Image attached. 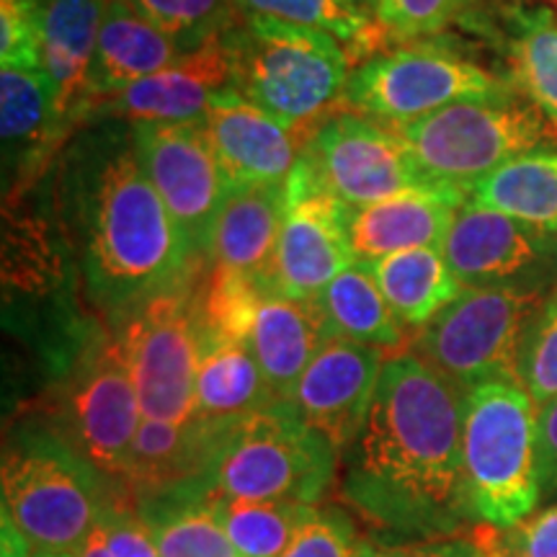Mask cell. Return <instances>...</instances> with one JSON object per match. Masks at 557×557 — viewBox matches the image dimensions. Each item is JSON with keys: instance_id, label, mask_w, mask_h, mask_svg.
<instances>
[{"instance_id": "4", "label": "cell", "mask_w": 557, "mask_h": 557, "mask_svg": "<svg viewBox=\"0 0 557 557\" xmlns=\"http://www.w3.org/2000/svg\"><path fill=\"white\" fill-rule=\"evenodd\" d=\"M540 408L519 382H485L465 395L462 487L470 517L513 529L542 500Z\"/></svg>"}, {"instance_id": "47", "label": "cell", "mask_w": 557, "mask_h": 557, "mask_svg": "<svg viewBox=\"0 0 557 557\" xmlns=\"http://www.w3.org/2000/svg\"><path fill=\"white\" fill-rule=\"evenodd\" d=\"M41 557H70V555H41Z\"/></svg>"}, {"instance_id": "38", "label": "cell", "mask_w": 557, "mask_h": 557, "mask_svg": "<svg viewBox=\"0 0 557 557\" xmlns=\"http://www.w3.org/2000/svg\"><path fill=\"white\" fill-rule=\"evenodd\" d=\"M468 3L470 0H380L374 16L382 32L400 39H418L449 26Z\"/></svg>"}, {"instance_id": "2", "label": "cell", "mask_w": 557, "mask_h": 557, "mask_svg": "<svg viewBox=\"0 0 557 557\" xmlns=\"http://www.w3.org/2000/svg\"><path fill=\"white\" fill-rule=\"evenodd\" d=\"M83 274L96 308L114 320L197 274V261L135 145L107 135L83 156L73 181Z\"/></svg>"}, {"instance_id": "23", "label": "cell", "mask_w": 557, "mask_h": 557, "mask_svg": "<svg viewBox=\"0 0 557 557\" xmlns=\"http://www.w3.org/2000/svg\"><path fill=\"white\" fill-rule=\"evenodd\" d=\"M287 207V184L233 189L220 209L209 256L212 269L267 287Z\"/></svg>"}, {"instance_id": "8", "label": "cell", "mask_w": 557, "mask_h": 557, "mask_svg": "<svg viewBox=\"0 0 557 557\" xmlns=\"http://www.w3.org/2000/svg\"><path fill=\"white\" fill-rule=\"evenodd\" d=\"M542 302L529 287H468L416 331L408 351L465 395L485 382H519L521 346Z\"/></svg>"}, {"instance_id": "41", "label": "cell", "mask_w": 557, "mask_h": 557, "mask_svg": "<svg viewBox=\"0 0 557 557\" xmlns=\"http://www.w3.org/2000/svg\"><path fill=\"white\" fill-rule=\"evenodd\" d=\"M361 557H485L483 547L472 540H410V542H364Z\"/></svg>"}, {"instance_id": "42", "label": "cell", "mask_w": 557, "mask_h": 557, "mask_svg": "<svg viewBox=\"0 0 557 557\" xmlns=\"http://www.w3.org/2000/svg\"><path fill=\"white\" fill-rule=\"evenodd\" d=\"M537 459H540L542 498L557 500V400L540 408Z\"/></svg>"}, {"instance_id": "7", "label": "cell", "mask_w": 557, "mask_h": 557, "mask_svg": "<svg viewBox=\"0 0 557 557\" xmlns=\"http://www.w3.org/2000/svg\"><path fill=\"white\" fill-rule=\"evenodd\" d=\"M398 129L423 176L462 199L511 158L545 148L555 132L517 90L449 103Z\"/></svg>"}, {"instance_id": "26", "label": "cell", "mask_w": 557, "mask_h": 557, "mask_svg": "<svg viewBox=\"0 0 557 557\" xmlns=\"http://www.w3.org/2000/svg\"><path fill=\"white\" fill-rule=\"evenodd\" d=\"M364 267L372 271L389 310L406 331H421L465 289L451 274L442 248L403 250Z\"/></svg>"}, {"instance_id": "17", "label": "cell", "mask_w": 557, "mask_h": 557, "mask_svg": "<svg viewBox=\"0 0 557 557\" xmlns=\"http://www.w3.org/2000/svg\"><path fill=\"white\" fill-rule=\"evenodd\" d=\"M201 124L233 189L287 184L312 135L287 129L235 90L220 96Z\"/></svg>"}, {"instance_id": "12", "label": "cell", "mask_w": 557, "mask_h": 557, "mask_svg": "<svg viewBox=\"0 0 557 557\" xmlns=\"http://www.w3.org/2000/svg\"><path fill=\"white\" fill-rule=\"evenodd\" d=\"M132 145L150 184L199 259L209 256L220 209L233 191L201 122L132 124Z\"/></svg>"}, {"instance_id": "34", "label": "cell", "mask_w": 557, "mask_h": 557, "mask_svg": "<svg viewBox=\"0 0 557 557\" xmlns=\"http://www.w3.org/2000/svg\"><path fill=\"white\" fill-rule=\"evenodd\" d=\"M150 24L169 34L184 52L199 50L235 26L233 0H129Z\"/></svg>"}, {"instance_id": "33", "label": "cell", "mask_w": 557, "mask_h": 557, "mask_svg": "<svg viewBox=\"0 0 557 557\" xmlns=\"http://www.w3.org/2000/svg\"><path fill=\"white\" fill-rule=\"evenodd\" d=\"M243 16H267L336 37L348 50H367L374 21L351 0H233Z\"/></svg>"}, {"instance_id": "20", "label": "cell", "mask_w": 557, "mask_h": 557, "mask_svg": "<svg viewBox=\"0 0 557 557\" xmlns=\"http://www.w3.org/2000/svg\"><path fill=\"white\" fill-rule=\"evenodd\" d=\"M333 336L318 297L297 299L261 289L246 344L276 400H289L299 377Z\"/></svg>"}, {"instance_id": "30", "label": "cell", "mask_w": 557, "mask_h": 557, "mask_svg": "<svg viewBox=\"0 0 557 557\" xmlns=\"http://www.w3.org/2000/svg\"><path fill=\"white\" fill-rule=\"evenodd\" d=\"M158 542L160 557H240L209 493H171L137 508Z\"/></svg>"}, {"instance_id": "39", "label": "cell", "mask_w": 557, "mask_h": 557, "mask_svg": "<svg viewBox=\"0 0 557 557\" xmlns=\"http://www.w3.org/2000/svg\"><path fill=\"white\" fill-rule=\"evenodd\" d=\"M101 521L107 527L114 557H160L158 542L135 504L114 500V504L107 506Z\"/></svg>"}, {"instance_id": "35", "label": "cell", "mask_w": 557, "mask_h": 557, "mask_svg": "<svg viewBox=\"0 0 557 557\" xmlns=\"http://www.w3.org/2000/svg\"><path fill=\"white\" fill-rule=\"evenodd\" d=\"M519 382L537 408L557 400V284L527 331L519 357Z\"/></svg>"}, {"instance_id": "31", "label": "cell", "mask_w": 557, "mask_h": 557, "mask_svg": "<svg viewBox=\"0 0 557 557\" xmlns=\"http://www.w3.org/2000/svg\"><path fill=\"white\" fill-rule=\"evenodd\" d=\"M511 88L540 109L557 132V16L547 9L521 11L508 41Z\"/></svg>"}, {"instance_id": "9", "label": "cell", "mask_w": 557, "mask_h": 557, "mask_svg": "<svg viewBox=\"0 0 557 557\" xmlns=\"http://www.w3.org/2000/svg\"><path fill=\"white\" fill-rule=\"evenodd\" d=\"M513 90L444 45L416 41L367 60L351 73L341 103L354 114L406 127L449 103Z\"/></svg>"}, {"instance_id": "18", "label": "cell", "mask_w": 557, "mask_h": 557, "mask_svg": "<svg viewBox=\"0 0 557 557\" xmlns=\"http://www.w3.org/2000/svg\"><path fill=\"white\" fill-rule=\"evenodd\" d=\"M227 423L199 416L184 423L143 418L122 478L124 493L139 500L171 493H209V470Z\"/></svg>"}, {"instance_id": "21", "label": "cell", "mask_w": 557, "mask_h": 557, "mask_svg": "<svg viewBox=\"0 0 557 557\" xmlns=\"http://www.w3.org/2000/svg\"><path fill=\"white\" fill-rule=\"evenodd\" d=\"M103 18V0H45L41 70L50 81L62 127L86 120L94 109L90 70Z\"/></svg>"}, {"instance_id": "13", "label": "cell", "mask_w": 557, "mask_h": 557, "mask_svg": "<svg viewBox=\"0 0 557 557\" xmlns=\"http://www.w3.org/2000/svg\"><path fill=\"white\" fill-rule=\"evenodd\" d=\"M62 416L70 447L101 475L122 480L145 416L116 333L81 359L67 382Z\"/></svg>"}, {"instance_id": "15", "label": "cell", "mask_w": 557, "mask_h": 557, "mask_svg": "<svg viewBox=\"0 0 557 557\" xmlns=\"http://www.w3.org/2000/svg\"><path fill=\"white\" fill-rule=\"evenodd\" d=\"M385 359V351L377 346L331 338L292 393L289 400L297 413L338 451V457L354 447L364 429Z\"/></svg>"}, {"instance_id": "44", "label": "cell", "mask_w": 557, "mask_h": 557, "mask_svg": "<svg viewBox=\"0 0 557 557\" xmlns=\"http://www.w3.org/2000/svg\"><path fill=\"white\" fill-rule=\"evenodd\" d=\"M351 3L357 5V9L364 11V13H369V16H374V13H377L380 0H351Z\"/></svg>"}, {"instance_id": "40", "label": "cell", "mask_w": 557, "mask_h": 557, "mask_svg": "<svg viewBox=\"0 0 557 557\" xmlns=\"http://www.w3.org/2000/svg\"><path fill=\"white\" fill-rule=\"evenodd\" d=\"M504 557H557V500L508 529Z\"/></svg>"}, {"instance_id": "29", "label": "cell", "mask_w": 557, "mask_h": 557, "mask_svg": "<svg viewBox=\"0 0 557 557\" xmlns=\"http://www.w3.org/2000/svg\"><path fill=\"white\" fill-rule=\"evenodd\" d=\"M318 302L336 338L377 346L382 351H395L403 344H410L406 329L393 315L385 295L364 263H354L341 271L329 287L320 292Z\"/></svg>"}, {"instance_id": "25", "label": "cell", "mask_w": 557, "mask_h": 557, "mask_svg": "<svg viewBox=\"0 0 557 557\" xmlns=\"http://www.w3.org/2000/svg\"><path fill=\"white\" fill-rule=\"evenodd\" d=\"M274 400V393L246 341L199 329L194 413L205 421H238Z\"/></svg>"}, {"instance_id": "3", "label": "cell", "mask_w": 557, "mask_h": 557, "mask_svg": "<svg viewBox=\"0 0 557 557\" xmlns=\"http://www.w3.org/2000/svg\"><path fill=\"white\" fill-rule=\"evenodd\" d=\"M233 90L278 124L312 132L344 99L351 65L331 34L267 16H243L225 32Z\"/></svg>"}, {"instance_id": "19", "label": "cell", "mask_w": 557, "mask_h": 557, "mask_svg": "<svg viewBox=\"0 0 557 557\" xmlns=\"http://www.w3.org/2000/svg\"><path fill=\"white\" fill-rule=\"evenodd\" d=\"M451 274L468 287H519L545 259V233L468 201L457 209L442 246Z\"/></svg>"}, {"instance_id": "1", "label": "cell", "mask_w": 557, "mask_h": 557, "mask_svg": "<svg viewBox=\"0 0 557 557\" xmlns=\"http://www.w3.org/2000/svg\"><path fill=\"white\" fill-rule=\"evenodd\" d=\"M465 393L416 354L385 359L364 429L344 455L341 498L377 534L442 540L470 517Z\"/></svg>"}, {"instance_id": "11", "label": "cell", "mask_w": 557, "mask_h": 557, "mask_svg": "<svg viewBox=\"0 0 557 557\" xmlns=\"http://www.w3.org/2000/svg\"><path fill=\"white\" fill-rule=\"evenodd\" d=\"M302 160L318 184L351 209L408 191L449 194L423 176L398 127L354 111L325 116L312 129Z\"/></svg>"}, {"instance_id": "22", "label": "cell", "mask_w": 557, "mask_h": 557, "mask_svg": "<svg viewBox=\"0 0 557 557\" xmlns=\"http://www.w3.org/2000/svg\"><path fill=\"white\" fill-rule=\"evenodd\" d=\"M178 41L163 34L129 0H103V18L90 70L94 109L135 83L150 78L184 58ZM90 109V116H94Z\"/></svg>"}, {"instance_id": "32", "label": "cell", "mask_w": 557, "mask_h": 557, "mask_svg": "<svg viewBox=\"0 0 557 557\" xmlns=\"http://www.w3.org/2000/svg\"><path fill=\"white\" fill-rule=\"evenodd\" d=\"M218 519L240 557H282L318 506L297 500L212 496Z\"/></svg>"}, {"instance_id": "45", "label": "cell", "mask_w": 557, "mask_h": 557, "mask_svg": "<svg viewBox=\"0 0 557 557\" xmlns=\"http://www.w3.org/2000/svg\"><path fill=\"white\" fill-rule=\"evenodd\" d=\"M542 3H545L547 11H553L555 16H557V0H542Z\"/></svg>"}, {"instance_id": "6", "label": "cell", "mask_w": 557, "mask_h": 557, "mask_svg": "<svg viewBox=\"0 0 557 557\" xmlns=\"http://www.w3.org/2000/svg\"><path fill=\"white\" fill-rule=\"evenodd\" d=\"M336 468L338 451L305 423L292 400H274L222 429L209 496L318 506L336 483Z\"/></svg>"}, {"instance_id": "14", "label": "cell", "mask_w": 557, "mask_h": 557, "mask_svg": "<svg viewBox=\"0 0 557 557\" xmlns=\"http://www.w3.org/2000/svg\"><path fill=\"white\" fill-rule=\"evenodd\" d=\"M354 263L351 207L325 191L299 158L287 178V207L267 289L312 299Z\"/></svg>"}, {"instance_id": "46", "label": "cell", "mask_w": 557, "mask_h": 557, "mask_svg": "<svg viewBox=\"0 0 557 557\" xmlns=\"http://www.w3.org/2000/svg\"><path fill=\"white\" fill-rule=\"evenodd\" d=\"M483 549H485V547H483ZM485 555H487V557H504L500 553H487V549H485Z\"/></svg>"}, {"instance_id": "5", "label": "cell", "mask_w": 557, "mask_h": 557, "mask_svg": "<svg viewBox=\"0 0 557 557\" xmlns=\"http://www.w3.org/2000/svg\"><path fill=\"white\" fill-rule=\"evenodd\" d=\"M99 475L58 431H21L3 451V519L34 557L73 555L111 504Z\"/></svg>"}, {"instance_id": "27", "label": "cell", "mask_w": 557, "mask_h": 557, "mask_svg": "<svg viewBox=\"0 0 557 557\" xmlns=\"http://www.w3.org/2000/svg\"><path fill=\"white\" fill-rule=\"evenodd\" d=\"M468 201L537 233H557V150L537 148L511 158L480 181Z\"/></svg>"}, {"instance_id": "16", "label": "cell", "mask_w": 557, "mask_h": 557, "mask_svg": "<svg viewBox=\"0 0 557 557\" xmlns=\"http://www.w3.org/2000/svg\"><path fill=\"white\" fill-rule=\"evenodd\" d=\"M227 90H233V58L222 34L160 73L101 101L94 114L129 120L132 124L201 122L209 107Z\"/></svg>"}, {"instance_id": "37", "label": "cell", "mask_w": 557, "mask_h": 557, "mask_svg": "<svg viewBox=\"0 0 557 557\" xmlns=\"http://www.w3.org/2000/svg\"><path fill=\"white\" fill-rule=\"evenodd\" d=\"M45 0H0V65L41 70Z\"/></svg>"}, {"instance_id": "10", "label": "cell", "mask_w": 557, "mask_h": 557, "mask_svg": "<svg viewBox=\"0 0 557 557\" xmlns=\"http://www.w3.org/2000/svg\"><path fill=\"white\" fill-rule=\"evenodd\" d=\"M194 274L122 320L120 336L145 418L184 423L194 416L199 310Z\"/></svg>"}, {"instance_id": "28", "label": "cell", "mask_w": 557, "mask_h": 557, "mask_svg": "<svg viewBox=\"0 0 557 557\" xmlns=\"http://www.w3.org/2000/svg\"><path fill=\"white\" fill-rule=\"evenodd\" d=\"M65 129L45 70H0V135L5 158L34 163Z\"/></svg>"}, {"instance_id": "43", "label": "cell", "mask_w": 557, "mask_h": 557, "mask_svg": "<svg viewBox=\"0 0 557 557\" xmlns=\"http://www.w3.org/2000/svg\"><path fill=\"white\" fill-rule=\"evenodd\" d=\"M70 557H114V553H111L109 534H107V527H103V521H99V524L90 529V534L86 540H83V545L75 549V553Z\"/></svg>"}, {"instance_id": "24", "label": "cell", "mask_w": 557, "mask_h": 557, "mask_svg": "<svg viewBox=\"0 0 557 557\" xmlns=\"http://www.w3.org/2000/svg\"><path fill=\"white\" fill-rule=\"evenodd\" d=\"M468 201L438 191L400 197L351 209V248L357 263H372L413 248H442L457 209Z\"/></svg>"}, {"instance_id": "48", "label": "cell", "mask_w": 557, "mask_h": 557, "mask_svg": "<svg viewBox=\"0 0 557 557\" xmlns=\"http://www.w3.org/2000/svg\"><path fill=\"white\" fill-rule=\"evenodd\" d=\"M483 553H485V549H483ZM485 557H487V555H485Z\"/></svg>"}, {"instance_id": "36", "label": "cell", "mask_w": 557, "mask_h": 557, "mask_svg": "<svg viewBox=\"0 0 557 557\" xmlns=\"http://www.w3.org/2000/svg\"><path fill=\"white\" fill-rule=\"evenodd\" d=\"M357 521L341 506L315 508L282 557H361Z\"/></svg>"}]
</instances>
